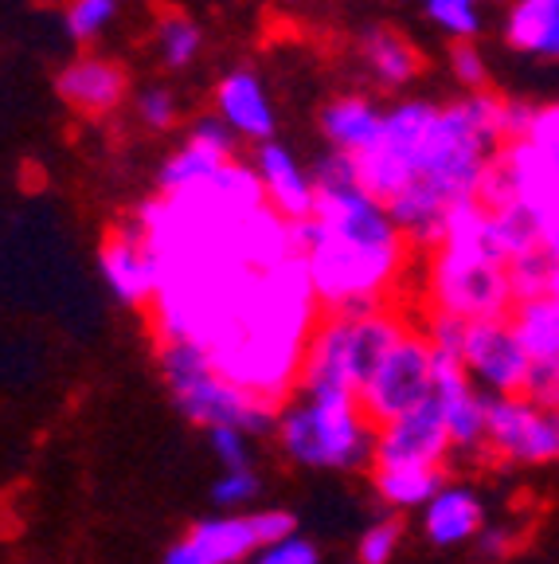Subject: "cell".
Masks as SVG:
<instances>
[{
    "mask_svg": "<svg viewBox=\"0 0 559 564\" xmlns=\"http://www.w3.org/2000/svg\"><path fill=\"white\" fill-rule=\"evenodd\" d=\"M254 173H259V185H263L266 196V208L278 212L282 220L297 224V220H309L317 212V185H314V173H309L297 153L282 141H266L254 150Z\"/></svg>",
    "mask_w": 559,
    "mask_h": 564,
    "instance_id": "4fadbf2b",
    "label": "cell"
},
{
    "mask_svg": "<svg viewBox=\"0 0 559 564\" xmlns=\"http://www.w3.org/2000/svg\"><path fill=\"white\" fill-rule=\"evenodd\" d=\"M473 545H478L481 561H501L508 549V529H481Z\"/></svg>",
    "mask_w": 559,
    "mask_h": 564,
    "instance_id": "ab89813d",
    "label": "cell"
},
{
    "mask_svg": "<svg viewBox=\"0 0 559 564\" xmlns=\"http://www.w3.org/2000/svg\"><path fill=\"white\" fill-rule=\"evenodd\" d=\"M520 397H528L544 412L559 415V365H533Z\"/></svg>",
    "mask_w": 559,
    "mask_h": 564,
    "instance_id": "8d00e7d4",
    "label": "cell"
},
{
    "mask_svg": "<svg viewBox=\"0 0 559 564\" xmlns=\"http://www.w3.org/2000/svg\"><path fill=\"white\" fill-rule=\"evenodd\" d=\"M403 545V525L395 518H376L357 541V564H392Z\"/></svg>",
    "mask_w": 559,
    "mask_h": 564,
    "instance_id": "83f0119b",
    "label": "cell"
},
{
    "mask_svg": "<svg viewBox=\"0 0 559 564\" xmlns=\"http://www.w3.org/2000/svg\"><path fill=\"white\" fill-rule=\"evenodd\" d=\"M446 486L442 470H372V490L387 510H423Z\"/></svg>",
    "mask_w": 559,
    "mask_h": 564,
    "instance_id": "7402d4cb",
    "label": "cell"
},
{
    "mask_svg": "<svg viewBox=\"0 0 559 564\" xmlns=\"http://www.w3.org/2000/svg\"><path fill=\"white\" fill-rule=\"evenodd\" d=\"M297 397L306 400H360L349 369V322L341 314H321L306 341Z\"/></svg>",
    "mask_w": 559,
    "mask_h": 564,
    "instance_id": "8fae6325",
    "label": "cell"
},
{
    "mask_svg": "<svg viewBox=\"0 0 559 564\" xmlns=\"http://www.w3.org/2000/svg\"><path fill=\"white\" fill-rule=\"evenodd\" d=\"M548 299H559V263H556V271H551V286H548Z\"/></svg>",
    "mask_w": 559,
    "mask_h": 564,
    "instance_id": "b9f144b4",
    "label": "cell"
},
{
    "mask_svg": "<svg viewBox=\"0 0 559 564\" xmlns=\"http://www.w3.org/2000/svg\"><path fill=\"white\" fill-rule=\"evenodd\" d=\"M208 447H211V455H216V463L223 470H254L251 435L239 432V427H211Z\"/></svg>",
    "mask_w": 559,
    "mask_h": 564,
    "instance_id": "1f68e13d",
    "label": "cell"
},
{
    "mask_svg": "<svg viewBox=\"0 0 559 564\" xmlns=\"http://www.w3.org/2000/svg\"><path fill=\"white\" fill-rule=\"evenodd\" d=\"M525 141L540 153L544 165L551 169V176H556V185H559V102L536 106L533 126H528Z\"/></svg>",
    "mask_w": 559,
    "mask_h": 564,
    "instance_id": "f546056e",
    "label": "cell"
},
{
    "mask_svg": "<svg viewBox=\"0 0 559 564\" xmlns=\"http://www.w3.org/2000/svg\"><path fill=\"white\" fill-rule=\"evenodd\" d=\"M282 451L309 470H364L376 463V423L360 400H306L297 397L278 412Z\"/></svg>",
    "mask_w": 559,
    "mask_h": 564,
    "instance_id": "277c9868",
    "label": "cell"
},
{
    "mask_svg": "<svg viewBox=\"0 0 559 564\" xmlns=\"http://www.w3.org/2000/svg\"><path fill=\"white\" fill-rule=\"evenodd\" d=\"M223 165H228V158H219V153L204 150V145H196V141L184 138V145L165 161V165H161V173H157L161 196H173V193H184V188L200 185V181L216 176Z\"/></svg>",
    "mask_w": 559,
    "mask_h": 564,
    "instance_id": "603a6c76",
    "label": "cell"
},
{
    "mask_svg": "<svg viewBox=\"0 0 559 564\" xmlns=\"http://www.w3.org/2000/svg\"><path fill=\"white\" fill-rule=\"evenodd\" d=\"M251 525L259 533V545H278V541L294 538L297 533V518L289 510H251ZM259 549V553H263Z\"/></svg>",
    "mask_w": 559,
    "mask_h": 564,
    "instance_id": "74e56055",
    "label": "cell"
},
{
    "mask_svg": "<svg viewBox=\"0 0 559 564\" xmlns=\"http://www.w3.org/2000/svg\"><path fill=\"white\" fill-rule=\"evenodd\" d=\"M430 400L438 404V415L446 423L450 447L454 455H481L485 451V412H490V397L470 380L462 361L450 357H435V392Z\"/></svg>",
    "mask_w": 559,
    "mask_h": 564,
    "instance_id": "7c38bea8",
    "label": "cell"
},
{
    "mask_svg": "<svg viewBox=\"0 0 559 564\" xmlns=\"http://www.w3.org/2000/svg\"><path fill=\"white\" fill-rule=\"evenodd\" d=\"M462 369L485 397H520L525 392L533 357L516 334L513 317H490V322L465 326Z\"/></svg>",
    "mask_w": 559,
    "mask_h": 564,
    "instance_id": "ba28073f",
    "label": "cell"
},
{
    "mask_svg": "<svg viewBox=\"0 0 559 564\" xmlns=\"http://www.w3.org/2000/svg\"><path fill=\"white\" fill-rule=\"evenodd\" d=\"M251 564H321V549L309 538H302V533H294V538L278 541V545H266Z\"/></svg>",
    "mask_w": 559,
    "mask_h": 564,
    "instance_id": "d590c367",
    "label": "cell"
},
{
    "mask_svg": "<svg viewBox=\"0 0 559 564\" xmlns=\"http://www.w3.org/2000/svg\"><path fill=\"white\" fill-rule=\"evenodd\" d=\"M188 141H196V145H204V150L219 153V158L235 161V133L228 130V122L219 115H200L193 122V130H188Z\"/></svg>",
    "mask_w": 559,
    "mask_h": 564,
    "instance_id": "e575fe53",
    "label": "cell"
},
{
    "mask_svg": "<svg viewBox=\"0 0 559 564\" xmlns=\"http://www.w3.org/2000/svg\"><path fill=\"white\" fill-rule=\"evenodd\" d=\"M161 564H208V561H204V556L196 553V549H193V541L184 538V541H176V545L168 549V553H165V561H161Z\"/></svg>",
    "mask_w": 559,
    "mask_h": 564,
    "instance_id": "60d3db41",
    "label": "cell"
},
{
    "mask_svg": "<svg viewBox=\"0 0 559 564\" xmlns=\"http://www.w3.org/2000/svg\"><path fill=\"white\" fill-rule=\"evenodd\" d=\"M485 451L516 467H544L559 458V415L536 408L528 397H490Z\"/></svg>",
    "mask_w": 559,
    "mask_h": 564,
    "instance_id": "52a82bcc",
    "label": "cell"
},
{
    "mask_svg": "<svg viewBox=\"0 0 559 564\" xmlns=\"http://www.w3.org/2000/svg\"><path fill=\"white\" fill-rule=\"evenodd\" d=\"M118 12H122V0H70L63 24H67V35L75 44H95L118 20Z\"/></svg>",
    "mask_w": 559,
    "mask_h": 564,
    "instance_id": "d4e9b609",
    "label": "cell"
},
{
    "mask_svg": "<svg viewBox=\"0 0 559 564\" xmlns=\"http://www.w3.org/2000/svg\"><path fill=\"white\" fill-rule=\"evenodd\" d=\"M513 326L533 365H559V299L516 302Z\"/></svg>",
    "mask_w": 559,
    "mask_h": 564,
    "instance_id": "44dd1931",
    "label": "cell"
},
{
    "mask_svg": "<svg viewBox=\"0 0 559 564\" xmlns=\"http://www.w3.org/2000/svg\"><path fill=\"white\" fill-rule=\"evenodd\" d=\"M204 47V32L193 17H184V12H165L157 20V52L161 63L173 70H184L188 63L200 55Z\"/></svg>",
    "mask_w": 559,
    "mask_h": 564,
    "instance_id": "cb8c5ba5",
    "label": "cell"
},
{
    "mask_svg": "<svg viewBox=\"0 0 559 564\" xmlns=\"http://www.w3.org/2000/svg\"><path fill=\"white\" fill-rule=\"evenodd\" d=\"M465 326L462 317H450V314H430L423 322V334H427L430 349L435 357H450V361H462V345H465Z\"/></svg>",
    "mask_w": 559,
    "mask_h": 564,
    "instance_id": "836d02e7",
    "label": "cell"
},
{
    "mask_svg": "<svg viewBox=\"0 0 559 564\" xmlns=\"http://www.w3.org/2000/svg\"><path fill=\"white\" fill-rule=\"evenodd\" d=\"M157 361L161 372H165L168 392H173V404L196 427H204V432H211V427H239L251 440L274 435L282 408L251 397L246 388L231 384L228 377H219L208 349H200L193 341H161Z\"/></svg>",
    "mask_w": 559,
    "mask_h": 564,
    "instance_id": "3957f363",
    "label": "cell"
},
{
    "mask_svg": "<svg viewBox=\"0 0 559 564\" xmlns=\"http://www.w3.org/2000/svg\"><path fill=\"white\" fill-rule=\"evenodd\" d=\"M138 118L145 130H173L176 118H180V102H176V95L168 87H145L138 95Z\"/></svg>",
    "mask_w": 559,
    "mask_h": 564,
    "instance_id": "d6a6232c",
    "label": "cell"
},
{
    "mask_svg": "<svg viewBox=\"0 0 559 564\" xmlns=\"http://www.w3.org/2000/svg\"><path fill=\"white\" fill-rule=\"evenodd\" d=\"M216 115L228 122V130L235 133V138H246V141H254V145L274 141V130H278V118H274L266 87L251 70H231V75L219 79Z\"/></svg>",
    "mask_w": 559,
    "mask_h": 564,
    "instance_id": "9a60e30c",
    "label": "cell"
},
{
    "mask_svg": "<svg viewBox=\"0 0 559 564\" xmlns=\"http://www.w3.org/2000/svg\"><path fill=\"white\" fill-rule=\"evenodd\" d=\"M289 228L321 314H364L392 306L412 243L395 228L384 200L360 185L329 188L317 193L314 216Z\"/></svg>",
    "mask_w": 559,
    "mask_h": 564,
    "instance_id": "6da1fadb",
    "label": "cell"
},
{
    "mask_svg": "<svg viewBox=\"0 0 559 564\" xmlns=\"http://www.w3.org/2000/svg\"><path fill=\"white\" fill-rule=\"evenodd\" d=\"M427 17L435 28H442L454 44H465L481 32V9L478 0H427Z\"/></svg>",
    "mask_w": 559,
    "mask_h": 564,
    "instance_id": "4316f807",
    "label": "cell"
},
{
    "mask_svg": "<svg viewBox=\"0 0 559 564\" xmlns=\"http://www.w3.org/2000/svg\"><path fill=\"white\" fill-rule=\"evenodd\" d=\"M55 90L67 106H75L79 115H114L122 106L125 90H130V79H125V67L106 55H79L70 59L67 67L55 75Z\"/></svg>",
    "mask_w": 559,
    "mask_h": 564,
    "instance_id": "5bb4252c",
    "label": "cell"
},
{
    "mask_svg": "<svg viewBox=\"0 0 559 564\" xmlns=\"http://www.w3.org/2000/svg\"><path fill=\"white\" fill-rule=\"evenodd\" d=\"M430 392H435V349H430L427 334L412 326L392 345L372 380L360 388V408L376 427H384V423L427 404Z\"/></svg>",
    "mask_w": 559,
    "mask_h": 564,
    "instance_id": "8992f818",
    "label": "cell"
},
{
    "mask_svg": "<svg viewBox=\"0 0 559 564\" xmlns=\"http://www.w3.org/2000/svg\"><path fill=\"white\" fill-rule=\"evenodd\" d=\"M481 529H485V506H481L478 490H470V486L446 482L423 506V533L438 549H458L465 541H478Z\"/></svg>",
    "mask_w": 559,
    "mask_h": 564,
    "instance_id": "2e32d148",
    "label": "cell"
},
{
    "mask_svg": "<svg viewBox=\"0 0 559 564\" xmlns=\"http://www.w3.org/2000/svg\"><path fill=\"white\" fill-rule=\"evenodd\" d=\"M454 455L438 404L427 400L415 412L376 427V470H442L446 458Z\"/></svg>",
    "mask_w": 559,
    "mask_h": 564,
    "instance_id": "30bf717a",
    "label": "cell"
},
{
    "mask_svg": "<svg viewBox=\"0 0 559 564\" xmlns=\"http://www.w3.org/2000/svg\"><path fill=\"white\" fill-rule=\"evenodd\" d=\"M505 44L536 59H559V0H508Z\"/></svg>",
    "mask_w": 559,
    "mask_h": 564,
    "instance_id": "d6986e66",
    "label": "cell"
},
{
    "mask_svg": "<svg viewBox=\"0 0 559 564\" xmlns=\"http://www.w3.org/2000/svg\"><path fill=\"white\" fill-rule=\"evenodd\" d=\"M380 130H384V110L364 95H341L321 110V133L329 150L349 153V158L372 150Z\"/></svg>",
    "mask_w": 559,
    "mask_h": 564,
    "instance_id": "e0dca14e",
    "label": "cell"
},
{
    "mask_svg": "<svg viewBox=\"0 0 559 564\" xmlns=\"http://www.w3.org/2000/svg\"><path fill=\"white\" fill-rule=\"evenodd\" d=\"M450 70H454L458 87H462L465 95L490 90V63H485V52H481L473 40L450 47Z\"/></svg>",
    "mask_w": 559,
    "mask_h": 564,
    "instance_id": "4dcf8cb0",
    "label": "cell"
},
{
    "mask_svg": "<svg viewBox=\"0 0 559 564\" xmlns=\"http://www.w3.org/2000/svg\"><path fill=\"white\" fill-rule=\"evenodd\" d=\"M259 490H263V482L254 470H223L211 482V502L219 506V513H243L259 498Z\"/></svg>",
    "mask_w": 559,
    "mask_h": 564,
    "instance_id": "f1b7e54d",
    "label": "cell"
},
{
    "mask_svg": "<svg viewBox=\"0 0 559 564\" xmlns=\"http://www.w3.org/2000/svg\"><path fill=\"white\" fill-rule=\"evenodd\" d=\"M435 110L438 106L423 102V98H407V102H395L392 110H384V130H380L376 145L357 158V176L364 193L387 204L419 176L423 138H427Z\"/></svg>",
    "mask_w": 559,
    "mask_h": 564,
    "instance_id": "5b68a950",
    "label": "cell"
},
{
    "mask_svg": "<svg viewBox=\"0 0 559 564\" xmlns=\"http://www.w3.org/2000/svg\"><path fill=\"white\" fill-rule=\"evenodd\" d=\"M430 314H450L462 322L513 317L516 294L508 282V263L493 239L490 208L473 196L450 208L442 243L427 263Z\"/></svg>",
    "mask_w": 559,
    "mask_h": 564,
    "instance_id": "7a4b0ae2",
    "label": "cell"
},
{
    "mask_svg": "<svg viewBox=\"0 0 559 564\" xmlns=\"http://www.w3.org/2000/svg\"><path fill=\"white\" fill-rule=\"evenodd\" d=\"M533 220H536V231H540V251H548L559 263V196L540 204V208L533 212Z\"/></svg>",
    "mask_w": 559,
    "mask_h": 564,
    "instance_id": "f35d334b",
    "label": "cell"
},
{
    "mask_svg": "<svg viewBox=\"0 0 559 564\" xmlns=\"http://www.w3.org/2000/svg\"><path fill=\"white\" fill-rule=\"evenodd\" d=\"M360 59L364 67L376 75L380 87H407V83L419 75L423 59L415 52V44L407 35H399L395 28H368L364 40H360Z\"/></svg>",
    "mask_w": 559,
    "mask_h": 564,
    "instance_id": "ffe728a7",
    "label": "cell"
},
{
    "mask_svg": "<svg viewBox=\"0 0 559 564\" xmlns=\"http://www.w3.org/2000/svg\"><path fill=\"white\" fill-rule=\"evenodd\" d=\"M188 541L208 564H251L263 549L251 525V513H211V518L196 521Z\"/></svg>",
    "mask_w": 559,
    "mask_h": 564,
    "instance_id": "ac0fdd59",
    "label": "cell"
},
{
    "mask_svg": "<svg viewBox=\"0 0 559 564\" xmlns=\"http://www.w3.org/2000/svg\"><path fill=\"white\" fill-rule=\"evenodd\" d=\"M98 263H102V279L118 302H125V306H153L161 286V259L133 216L118 220L114 231L102 239Z\"/></svg>",
    "mask_w": 559,
    "mask_h": 564,
    "instance_id": "9c48e42d",
    "label": "cell"
},
{
    "mask_svg": "<svg viewBox=\"0 0 559 564\" xmlns=\"http://www.w3.org/2000/svg\"><path fill=\"white\" fill-rule=\"evenodd\" d=\"M551 271H556V259L548 251H528V256L513 259L508 263V282H513L516 302H533V299H548L551 286Z\"/></svg>",
    "mask_w": 559,
    "mask_h": 564,
    "instance_id": "484cf974",
    "label": "cell"
}]
</instances>
